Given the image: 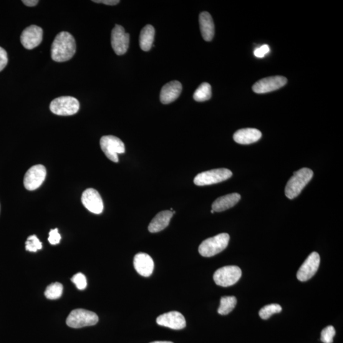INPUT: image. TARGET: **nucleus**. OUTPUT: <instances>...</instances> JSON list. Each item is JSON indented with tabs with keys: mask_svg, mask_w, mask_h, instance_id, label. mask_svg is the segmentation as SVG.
I'll return each instance as SVG.
<instances>
[{
	"mask_svg": "<svg viewBox=\"0 0 343 343\" xmlns=\"http://www.w3.org/2000/svg\"><path fill=\"white\" fill-rule=\"evenodd\" d=\"M262 137V133L256 128H243L237 130L233 135V140L241 145H250L258 141Z\"/></svg>",
	"mask_w": 343,
	"mask_h": 343,
	"instance_id": "18",
	"label": "nucleus"
},
{
	"mask_svg": "<svg viewBox=\"0 0 343 343\" xmlns=\"http://www.w3.org/2000/svg\"><path fill=\"white\" fill-rule=\"evenodd\" d=\"M229 235L228 233H221L206 239L199 246L198 251L201 256L210 257L220 253L228 246Z\"/></svg>",
	"mask_w": 343,
	"mask_h": 343,
	"instance_id": "3",
	"label": "nucleus"
},
{
	"mask_svg": "<svg viewBox=\"0 0 343 343\" xmlns=\"http://www.w3.org/2000/svg\"><path fill=\"white\" fill-rule=\"evenodd\" d=\"M241 196L238 193H234L225 196H221L214 201L212 208L214 212H223L233 208L241 200Z\"/></svg>",
	"mask_w": 343,
	"mask_h": 343,
	"instance_id": "20",
	"label": "nucleus"
},
{
	"mask_svg": "<svg viewBox=\"0 0 343 343\" xmlns=\"http://www.w3.org/2000/svg\"><path fill=\"white\" fill-rule=\"evenodd\" d=\"M72 281L79 290H83L87 287V279H86L84 275L82 273L75 275L72 278Z\"/></svg>",
	"mask_w": 343,
	"mask_h": 343,
	"instance_id": "29",
	"label": "nucleus"
},
{
	"mask_svg": "<svg viewBox=\"0 0 343 343\" xmlns=\"http://www.w3.org/2000/svg\"><path fill=\"white\" fill-rule=\"evenodd\" d=\"M8 61V55L6 50L0 47V72L7 66Z\"/></svg>",
	"mask_w": 343,
	"mask_h": 343,
	"instance_id": "31",
	"label": "nucleus"
},
{
	"mask_svg": "<svg viewBox=\"0 0 343 343\" xmlns=\"http://www.w3.org/2000/svg\"><path fill=\"white\" fill-rule=\"evenodd\" d=\"M182 85L178 81L166 83L163 86L160 92V101L164 105L170 104L180 96L182 92Z\"/></svg>",
	"mask_w": 343,
	"mask_h": 343,
	"instance_id": "16",
	"label": "nucleus"
},
{
	"mask_svg": "<svg viewBox=\"0 0 343 343\" xmlns=\"http://www.w3.org/2000/svg\"><path fill=\"white\" fill-rule=\"evenodd\" d=\"M100 145L107 158L113 162H118V154L125 152L124 143L115 136H103L100 139Z\"/></svg>",
	"mask_w": 343,
	"mask_h": 343,
	"instance_id": "7",
	"label": "nucleus"
},
{
	"mask_svg": "<svg viewBox=\"0 0 343 343\" xmlns=\"http://www.w3.org/2000/svg\"><path fill=\"white\" fill-rule=\"evenodd\" d=\"M99 321L95 313L84 309H76L70 313L66 319L67 326L75 329L92 326Z\"/></svg>",
	"mask_w": 343,
	"mask_h": 343,
	"instance_id": "4",
	"label": "nucleus"
},
{
	"mask_svg": "<svg viewBox=\"0 0 343 343\" xmlns=\"http://www.w3.org/2000/svg\"><path fill=\"white\" fill-rule=\"evenodd\" d=\"M92 2L97 4H104L107 6H116L120 3L118 0H93Z\"/></svg>",
	"mask_w": 343,
	"mask_h": 343,
	"instance_id": "33",
	"label": "nucleus"
},
{
	"mask_svg": "<svg viewBox=\"0 0 343 343\" xmlns=\"http://www.w3.org/2000/svg\"><path fill=\"white\" fill-rule=\"evenodd\" d=\"M237 299L234 296L222 297L220 301V306L218 310L219 314L226 315L233 311L236 306Z\"/></svg>",
	"mask_w": 343,
	"mask_h": 343,
	"instance_id": "23",
	"label": "nucleus"
},
{
	"mask_svg": "<svg viewBox=\"0 0 343 343\" xmlns=\"http://www.w3.org/2000/svg\"><path fill=\"white\" fill-rule=\"evenodd\" d=\"M42 244L36 235L29 236L26 242V249L29 252H37L42 249Z\"/></svg>",
	"mask_w": 343,
	"mask_h": 343,
	"instance_id": "27",
	"label": "nucleus"
},
{
	"mask_svg": "<svg viewBox=\"0 0 343 343\" xmlns=\"http://www.w3.org/2000/svg\"><path fill=\"white\" fill-rule=\"evenodd\" d=\"M270 51V49L268 45H264L261 47L257 48L254 50V54L255 56L258 58H263L266 54Z\"/></svg>",
	"mask_w": 343,
	"mask_h": 343,
	"instance_id": "32",
	"label": "nucleus"
},
{
	"mask_svg": "<svg viewBox=\"0 0 343 343\" xmlns=\"http://www.w3.org/2000/svg\"><path fill=\"white\" fill-rule=\"evenodd\" d=\"M242 277V270L236 266H227L218 269L214 274V281L218 286L229 287L238 282Z\"/></svg>",
	"mask_w": 343,
	"mask_h": 343,
	"instance_id": "8",
	"label": "nucleus"
},
{
	"mask_svg": "<svg viewBox=\"0 0 343 343\" xmlns=\"http://www.w3.org/2000/svg\"><path fill=\"white\" fill-rule=\"evenodd\" d=\"M44 31L41 27L31 25L22 31L21 42L25 49L32 50L39 46L43 40Z\"/></svg>",
	"mask_w": 343,
	"mask_h": 343,
	"instance_id": "13",
	"label": "nucleus"
},
{
	"mask_svg": "<svg viewBox=\"0 0 343 343\" xmlns=\"http://www.w3.org/2000/svg\"><path fill=\"white\" fill-rule=\"evenodd\" d=\"M282 310L281 306H280L278 304H268L261 309L259 312V315L262 319L267 320L273 314L281 313Z\"/></svg>",
	"mask_w": 343,
	"mask_h": 343,
	"instance_id": "26",
	"label": "nucleus"
},
{
	"mask_svg": "<svg viewBox=\"0 0 343 343\" xmlns=\"http://www.w3.org/2000/svg\"><path fill=\"white\" fill-rule=\"evenodd\" d=\"M287 83V78L281 76L263 78L255 83L252 90L256 94H266L281 89Z\"/></svg>",
	"mask_w": 343,
	"mask_h": 343,
	"instance_id": "10",
	"label": "nucleus"
},
{
	"mask_svg": "<svg viewBox=\"0 0 343 343\" xmlns=\"http://www.w3.org/2000/svg\"><path fill=\"white\" fill-rule=\"evenodd\" d=\"M112 45L113 50L118 55L125 54L129 47L130 35L125 32L120 25H116L112 32Z\"/></svg>",
	"mask_w": 343,
	"mask_h": 343,
	"instance_id": "11",
	"label": "nucleus"
},
{
	"mask_svg": "<svg viewBox=\"0 0 343 343\" xmlns=\"http://www.w3.org/2000/svg\"><path fill=\"white\" fill-rule=\"evenodd\" d=\"M155 28L151 25H146L141 30L140 37V45L141 49L143 51L147 52L153 46L154 39H155Z\"/></svg>",
	"mask_w": 343,
	"mask_h": 343,
	"instance_id": "22",
	"label": "nucleus"
},
{
	"mask_svg": "<svg viewBox=\"0 0 343 343\" xmlns=\"http://www.w3.org/2000/svg\"><path fill=\"white\" fill-rule=\"evenodd\" d=\"M82 202L87 210L95 214H101L104 209L101 196L97 190L93 188H89L83 191Z\"/></svg>",
	"mask_w": 343,
	"mask_h": 343,
	"instance_id": "14",
	"label": "nucleus"
},
{
	"mask_svg": "<svg viewBox=\"0 0 343 343\" xmlns=\"http://www.w3.org/2000/svg\"><path fill=\"white\" fill-rule=\"evenodd\" d=\"M62 292V285L59 282H55L47 287L45 291V296L49 299H57L61 297Z\"/></svg>",
	"mask_w": 343,
	"mask_h": 343,
	"instance_id": "25",
	"label": "nucleus"
},
{
	"mask_svg": "<svg viewBox=\"0 0 343 343\" xmlns=\"http://www.w3.org/2000/svg\"><path fill=\"white\" fill-rule=\"evenodd\" d=\"M46 175V168L44 165L32 166L24 176V187L29 191L37 190L44 182Z\"/></svg>",
	"mask_w": 343,
	"mask_h": 343,
	"instance_id": "9",
	"label": "nucleus"
},
{
	"mask_svg": "<svg viewBox=\"0 0 343 343\" xmlns=\"http://www.w3.org/2000/svg\"><path fill=\"white\" fill-rule=\"evenodd\" d=\"M335 335V330L332 325H329L323 329L320 340L324 343H332L333 338Z\"/></svg>",
	"mask_w": 343,
	"mask_h": 343,
	"instance_id": "28",
	"label": "nucleus"
},
{
	"mask_svg": "<svg viewBox=\"0 0 343 343\" xmlns=\"http://www.w3.org/2000/svg\"><path fill=\"white\" fill-rule=\"evenodd\" d=\"M212 96L211 86L208 83H203L199 86L194 93V99L197 102H203L211 99Z\"/></svg>",
	"mask_w": 343,
	"mask_h": 343,
	"instance_id": "24",
	"label": "nucleus"
},
{
	"mask_svg": "<svg viewBox=\"0 0 343 343\" xmlns=\"http://www.w3.org/2000/svg\"><path fill=\"white\" fill-rule=\"evenodd\" d=\"M151 343H174V342L170 341H155Z\"/></svg>",
	"mask_w": 343,
	"mask_h": 343,
	"instance_id": "35",
	"label": "nucleus"
},
{
	"mask_svg": "<svg viewBox=\"0 0 343 343\" xmlns=\"http://www.w3.org/2000/svg\"><path fill=\"white\" fill-rule=\"evenodd\" d=\"M39 1L38 0H23L22 3H23L25 6L27 7H35L38 4H39Z\"/></svg>",
	"mask_w": 343,
	"mask_h": 343,
	"instance_id": "34",
	"label": "nucleus"
},
{
	"mask_svg": "<svg viewBox=\"0 0 343 343\" xmlns=\"http://www.w3.org/2000/svg\"><path fill=\"white\" fill-rule=\"evenodd\" d=\"M173 214L171 211H163L159 213L149 224V231L151 233H158L163 230L168 226Z\"/></svg>",
	"mask_w": 343,
	"mask_h": 343,
	"instance_id": "19",
	"label": "nucleus"
},
{
	"mask_svg": "<svg viewBox=\"0 0 343 343\" xmlns=\"http://www.w3.org/2000/svg\"><path fill=\"white\" fill-rule=\"evenodd\" d=\"M80 109V102L76 98L62 96L52 100L50 110L54 114L59 116H71L77 113Z\"/></svg>",
	"mask_w": 343,
	"mask_h": 343,
	"instance_id": "5",
	"label": "nucleus"
},
{
	"mask_svg": "<svg viewBox=\"0 0 343 343\" xmlns=\"http://www.w3.org/2000/svg\"><path fill=\"white\" fill-rule=\"evenodd\" d=\"M201 36L207 42H210L214 36V24L211 14L208 12H201L199 16Z\"/></svg>",
	"mask_w": 343,
	"mask_h": 343,
	"instance_id": "21",
	"label": "nucleus"
},
{
	"mask_svg": "<svg viewBox=\"0 0 343 343\" xmlns=\"http://www.w3.org/2000/svg\"><path fill=\"white\" fill-rule=\"evenodd\" d=\"M320 257L316 252H312L300 267L297 273V278L301 282L308 281L317 273L319 268Z\"/></svg>",
	"mask_w": 343,
	"mask_h": 343,
	"instance_id": "12",
	"label": "nucleus"
},
{
	"mask_svg": "<svg viewBox=\"0 0 343 343\" xmlns=\"http://www.w3.org/2000/svg\"><path fill=\"white\" fill-rule=\"evenodd\" d=\"M211 213H212V214H214V211L213 210H212V211H211Z\"/></svg>",
	"mask_w": 343,
	"mask_h": 343,
	"instance_id": "36",
	"label": "nucleus"
},
{
	"mask_svg": "<svg viewBox=\"0 0 343 343\" xmlns=\"http://www.w3.org/2000/svg\"><path fill=\"white\" fill-rule=\"evenodd\" d=\"M156 323L161 326L175 330L183 329L186 325L185 317L181 313L176 311L160 315L156 319Z\"/></svg>",
	"mask_w": 343,
	"mask_h": 343,
	"instance_id": "15",
	"label": "nucleus"
},
{
	"mask_svg": "<svg viewBox=\"0 0 343 343\" xmlns=\"http://www.w3.org/2000/svg\"><path fill=\"white\" fill-rule=\"evenodd\" d=\"M232 175L231 171L227 168L213 169L198 174L194 179V183L199 186L214 185L228 180Z\"/></svg>",
	"mask_w": 343,
	"mask_h": 343,
	"instance_id": "6",
	"label": "nucleus"
},
{
	"mask_svg": "<svg viewBox=\"0 0 343 343\" xmlns=\"http://www.w3.org/2000/svg\"><path fill=\"white\" fill-rule=\"evenodd\" d=\"M77 49L74 37L70 32H59L52 45V59L55 62L67 61L74 56Z\"/></svg>",
	"mask_w": 343,
	"mask_h": 343,
	"instance_id": "1",
	"label": "nucleus"
},
{
	"mask_svg": "<svg viewBox=\"0 0 343 343\" xmlns=\"http://www.w3.org/2000/svg\"><path fill=\"white\" fill-rule=\"evenodd\" d=\"M60 239H61V236H60V234H59V231H58L57 228L51 229V230H50L49 237V238H48L50 244L57 245L59 244Z\"/></svg>",
	"mask_w": 343,
	"mask_h": 343,
	"instance_id": "30",
	"label": "nucleus"
},
{
	"mask_svg": "<svg viewBox=\"0 0 343 343\" xmlns=\"http://www.w3.org/2000/svg\"><path fill=\"white\" fill-rule=\"evenodd\" d=\"M314 173L311 169L302 168L295 172L287 183L285 193L287 198L294 199L301 193L305 186L311 181Z\"/></svg>",
	"mask_w": 343,
	"mask_h": 343,
	"instance_id": "2",
	"label": "nucleus"
},
{
	"mask_svg": "<svg viewBox=\"0 0 343 343\" xmlns=\"http://www.w3.org/2000/svg\"><path fill=\"white\" fill-rule=\"evenodd\" d=\"M133 266L135 270L141 276L148 277L153 273L154 262L150 256L140 252L136 254L133 259Z\"/></svg>",
	"mask_w": 343,
	"mask_h": 343,
	"instance_id": "17",
	"label": "nucleus"
}]
</instances>
